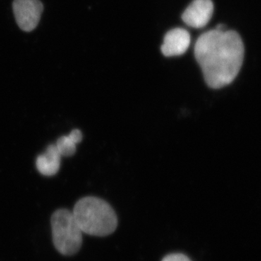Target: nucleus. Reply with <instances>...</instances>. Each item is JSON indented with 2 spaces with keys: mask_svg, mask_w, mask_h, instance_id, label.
Here are the masks:
<instances>
[{
  "mask_svg": "<svg viewBox=\"0 0 261 261\" xmlns=\"http://www.w3.org/2000/svg\"><path fill=\"white\" fill-rule=\"evenodd\" d=\"M162 261H191V260L184 254L173 253L165 257Z\"/></svg>",
  "mask_w": 261,
  "mask_h": 261,
  "instance_id": "1a4fd4ad",
  "label": "nucleus"
},
{
  "mask_svg": "<svg viewBox=\"0 0 261 261\" xmlns=\"http://www.w3.org/2000/svg\"><path fill=\"white\" fill-rule=\"evenodd\" d=\"M82 132L80 129H73L68 136L60 137L56 143L57 149L61 156L70 157L75 154L76 145L82 142Z\"/></svg>",
  "mask_w": 261,
  "mask_h": 261,
  "instance_id": "6e6552de",
  "label": "nucleus"
},
{
  "mask_svg": "<svg viewBox=\"0 0 261 261\" xmlns=\"http://www.w3.org/2000/svg\"><path fill=\"white\" fill-rule=\"evenodd\" d=\"M73 212L82 232L105 237L114 232L118 225L116 213L109 204L95 197H85L75 203Z\"/></svg>",
  "mask_w": 261,
  "mask_h": 261,
  "instance_id": "f03ea898",
  "label": "nucleus"
},
{
  "mask_svg": "<svg viewBox=\"0 0 261 261\" xmlns=\"http://www.w3.org/2000/svg\"><path fill=\"white\" fill-rule=\"evenodd\" d=\"M53 243L62 255H73L82 245V232L73 212L68 209L57 210L51 216Z\"/></svg>",
  "mask_w": 261,
  "mask_h": 261,
  "instance_id": "7ed1b4c3",
  "label": "nucleus"
},
{
  "mask_svg": "<svg viewBox=\"0 0 261 261\" xmlns=\"http://www.w3.org/2000/svg\"><path fill=\"white\" fill-rule=\"evenodd\" d=\"M245 48L234 31L213 29L197 39L195 56L208 87L220 89L233 82L243 65Z\"/></svg>",
  "mask_w": 261,
  "mask_h": 261,
  "instance_id": "f257e3e1",
  "label": "nucleus"
},
{
  "mask_svg": "<svg viewBox=\"0 0 261 261\" xmlns=\"http://www.w3.org/2000/svg\"><path fill=\"white\" fill-rule=\"evenodd\" d=\"M214 10L211 0H194L182 14V20L192 28L202 29L210 21Z\"/></svg>",
  "mask_w": 261,
  "mask_h": 261,
  "instance_id": "39448f33",
  "label": "nucleus"
},
{
  "mask_svg": "<svg viewBox=\"0 0 261 261\" xmlns=\"http://www.w3.org/2000/svg\"><path fill=\"white\" fill-rule=\"evenodd\" d=\"M13 11L18 27L24 32H32L40 20L44 9L39 0H15Z\"/></svg>",
  "mask_w": 261,
  "mask_h": 261,
  "instance_id": "20e7f679",
  "label": "nucleus"
},
{
  "mask_svg": "<svg viewBox=\"0 0 261 261\" xmlns=\"http://www.w3.org/2000/svg\"><path fill=\"white\" fill-rule=\"evenodd\" d=\"M61 157L56 144H51L48 146L44 153L38 156L36 160L38 171L44 176H54L61 167Z\"/></svg>",
  "mask_w": 261,
  "mask_h": 261,
  "instance_id": "0eeeda50",
  "label": "nucleus"
},
{
  "mask_svg": "<svg viewBox=\"0 0 261 261\" xmlns=\"http://www.w3.org/2000/svg\"><path fill=\"white\" fill-rule=\"evenodd\" d=\"M190 43V33L184 29H173L165 36L161 51L166 57L181 56L186 53Z\"/></svg>",
  "mask_w": 261,
  "mask_h": 261,
  "instance_id": "423d86ee",
  "label": "nucleus"
}]
</instances>
